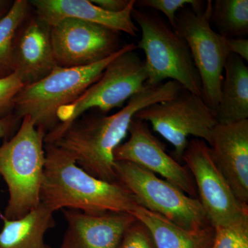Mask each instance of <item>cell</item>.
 Returning <instances> with one entry per match:
<instances>
[{
    "label": "cell",
    "instance_id": "obj_1",
    "mask_svg": "<svg viewBox=\"0 0 248 248\" xmlns=\"http://www.w3.org/2000/svg\"><path fill=\"white\" fill-rule=\"evenodd\" d=\"M183 89L174 81L144 89L130 98L118 112L89 116L70 124L53 143L74 158L76 164L93 177L119 182L114 169V153L128 133L129 126L141 109L177 97Z\"/></svg>",
    "mask_w": 248,
    "mask_h": 248
},
{
    "label": "cell",
    "instance_id": "obj_2",
    "mask_svg": "<svg viewBox=\"0 0 248 248\" xmlns=\"http://www.w3.org/2000/svg\"><path fill=\"white\" fill-rule=\"evenodd\" d=\"M45 150L40 200L53 213L73 209L88 214H130L139 205L135 196L120 182L93 177L69 153L55 145L45 143Z\"/></svg>",
    "mask_w": 248,
    "mask_h": 248
},
{
    "label": "cell",
    "instance_id": "obj_3",
    "mask_svg": "<svg viewBox=\"0 0 248 248\" xmlns=\"http://www.w3.org/2000/svg\"><path fill=\"white\" fill-rule=\"evenodd\" d=\"M46 135L25 116L17 133L0 146V176L9 192L3 215L9 219L22 218L40 205Z\"/></svg>",
    "mask_w": 248,
    "mask_h": 248
},
{
    "label": "cell",
    "instance_id": "obj_4",
    "mask_svg": "<svg viewBox=\"0 0 248 248\" xmlns=\"http://www.w3.org/2000/svg\"><path fill=\"white\" fill-rule=\"evenodd\" d=\"M132 16L141 31L137 46L146 56V84L177 81L183 89L202 97L200 75L186 41L159 15L134 8Z\"/></svg>",
    "mask_w": 248,
    "mask_h": 248
},
{
    "label": "cell",
    "instance_id": "obj_5",
    "mask_svg": "<svg viewBox=\"0 0 248 248\" xmlns=\"http://www.w3.org/2000/svg\"><path fill=\"white\" fill-rule=\"evenodd\" d=\"M130 44L105 60L89 66H58L48 76L34 84L24 86L14 99V115L18 120L29 116L36 126L48 133L60 124L59 109L76 100L95 83L108 65Z\"/></svg>",
    "mask_w": 248,
    "mask_h": 248
},
{
    "label": "cell",
    "instance_id": "obj_6",
    "mask_svg": "<svg viewBox=\"0 0 248 248\" xmlns=\"http://www.w3.org/2000/svg\"><path fill=\"white\" fill-rule=\"evenodd\" d=\"M135 44L111 61L101 78L74 102L58 111L60 124L46 135L45 143H53L73 122L90 109L96 108L107 114L116 108L124 107L129 99L144 89L147 76Z\"/></svg>",
    "mask_w": 248,
    "mask_h": 248
},
{
    "label": "cell",
    "instance_id": "obj_7",
    "mask_svg": "<svg viewBox=\"0 0 248 248\" xmlns=\"http://www.w3.org/2000/svg\"><path fill=\"white\" fill-rule=\"evenodd\" d=\"M114 169L117 181L143 208L188 231L212 226L198 198L186 195L170 182L133 163L115 161Z\"/></svg>",
    "mask_w": 248,
    "mask_h": 248
},
{
    "label": "cell",
    "instance_id": "obj_8",
    "mask_svg": "<svg viewBox=\"0 0 248 248\" xmlns=\"http://www.w3.org/2000/svg\"><path fill=\"white\" fill-rule=\"evenodd\" d=\"M213 1L195 12L190 7L180 10L174 29L186 41L202 86V98L215 112L221 97V88L227 60L230 55L225 37L213 30L210 23Z\"/></svg>",
    "mask_w": 248,
    "mask_h": 248
},
{
    "label": "cell",
    "instance_id": "obj_9",
    "mask_svg": "<svg viewBox=\"0 0 248 248\" xmlns=\"http://www.w3.org/2000/svg\"><path fill=\"white\" fill-rule=\"evenodd\" d=\"M135 118L151 125L153 130L170 143L174 158L180 162L190 136L209 143L215 125V112L203 98L183 89L172 99L139 111Z\"/></svg>",
    "mask_w": 248,
    "mask_h": 248
},
{
    "label": "cell",
    "instance_id": "obj_10",
    "mask_svg": "<svg viewBox=\"0 0 248 248\" xmlns=\"http://www.w3.org/2000/svg\"><path fill=\"white\" fill-rule=\"evenodd\" d=\"M182 161L193 177L198 199L214 228L248 218V205L236 198L206 142L197 138L188 141Z\"/></svg>",
    "mask_w": 248,
    "mask_h": 248
},
{
    "label": "cell",
    "instance_id": "obj_11",
    "mask_svg": "<svg viewBox=\"0 0 248 248\" xmlns=\"http://www.w3.org/2000/svg\"><path fill=\"white\" fill-rule=\"evenodd\" d=\"M120 32L94 23L66 18L50 27L54 55L58 66H89L117 53Z\"/></svg>",
    "mask_w": 248,
    "mask_h": 248
},
{
    "label": "cell",
    "instance_id": "obj_12",
    "mask_svg": "<svg viewBox=\"0 0 248 248\" xmlns=\"http://www.w3.org/2000/svg\"><path fill=\"white\" fill-rule=\"evenodd\" d=\"M130 138L116 148L115 161H128L159 174L186 195L198 198L192 174L166 152L164 145L152 133L147 122L134 118L129 126Z\"/></svg>",
    "mask_w": 248,
    "mask_h": 248
},
{
    "label": "cell",
    "instance_id": "obj_13",
    "mask_svg": "<svg viewBox=\"0 0 248 248\" xmlns=\"http://www.w3.org/2000/svg\"><path fill=\"white\" fill-rule=\"evenodd\" d=\"M208 146L236 198L248 206V120L217 124Z\"/></svg>",
    "mask_w": 248,
    "mask_h": 248
},
{
    "label": "cell",
    "instance_id": "obj_14",
    "mask_svg": "<svg viewBox=\"0 0 248 248\" xmlns=\"http://www.w3.org/2000/svg\"><path fill=\"white\" fill-rule=\"evenodd\" d=\"M62 211L67 228L60 248H117L127 228L137 219L128 213Z\"/></svg>",
    "mask_w": 248,
    "mask_h": 248
},
{
    "label": "cell",
    "instance_id": "obj_15",
    "mask_svg": "<svg viewBox=\"0 0 248 248\" xmlns=\"http://www.w3.org/2000/svg\"><path fill=\"white\" fill-rule=\"evenodd\" d=\"M29 4L35 8L37 17L50 27L62 19L74 18L132 37H137L140 31L132 16L135 0H130L126 9L119 13L105 11L89 0H32Z\"/></svg>",
    "mask_w": 248,
    "mask_h": 248
},
{
    "label": "cell",
    "instance_id": "obj_16",
    "mask_svg": "<svg viewBox=\"0 0 248 248\" xmlns=\"http://www.w3.org/2000/svg\"><path fill=\"white\" fill-rule=\"evenodd\" d=\"M21 31L15 42L14 73L27 86L44 79L58 66L48 24L37 17Z\"/></svg>",
    "mask_w": 248,
    "mask_h": 248
},
{
    "label": "cell",
    "instance_id": "obj_17",
    "mask_svg": "<svg viewBox=\"0 0 248 248\" xmlns=\"http://www.w3.org/2000/svg\"><path fill=\"white\" fill-rule=\"evenodd\" d=\"M215 115L218 124L248 120V67L234 54H230L227 60Z\"/></svg>",
    "mask_w": 248,
    "mask_h": 248
},
{
    "label": "cell",
    "instance_id": "obj_18",
    "mask_svg": "<svg viewBox=\"0 0 248 248\" xmlns=\"http://www.w3.org/2000/svg\"><path fill=\"white\" fill-rule=\"evenodd\" d=\"M130 214L148 228L156 248H210L213 244V226L188 231L140 205Z\"/></svg>",
    "mask_w": 248,
    "mask_h": 248
},
{
    "label": "cell",
    "instance_id": "obj_19",
    "mask_svg": "<svg viewBox=\"0 0 248 248\" xmlns=\"http://www.w3.org/2000/svg\"><path fill=\"white\" fill-rule=\"evenodd\" d=\"M53 213L42 203L17 219H9L0 212L4 222L0 231V248H46V233L55 226Z\"/></svg>",
    "mask_w": 248,
    "mask_h": 248
},
{
    "label": "cell",
    "instance_id": "obj_20",
    "mask_svg": "<svg viewBox=\"0 0 248 248\" xmlns=\"http://www.w3.org/2000/svg\"><path fill=\"white\" fill-rule=\"evenodd\" d=\"M29 4L27 0H16L0 19V78L14 73L15 42L18 31L27 18Z\"/></svg>",
    "mask_w": 248,
    "mask_h": 248
},
{
    "label": "cell",
    "instance_id": "obj_21",
    "mask_svg": "<svg viewBox=\"0 0 248 248\" xmlns=\"http://www.w3.org/2000/svg\"><path fill=\"white\" fill-rule=\"evenodd\" d=\"M210 23L223 37L244 38L248 33V0H216Z\"/></svg>",
    "mask_w": 248,
    "mask_h": 248
},
{
    "label": "cell",
    "instance_id": "obj_22",
    "mask_svg": "<svg viewBox=\"0 0 248 248\" xmlns=\"http://www.w3.org/2000/svg\"><path fill=\"white\" fill-rule=\"evenodd\" d=\"M215 229V238L210 248H248V218Z\"/></svg>",
    "mask_w": 248,
    "mask_h": 248
},
{
    "label": "cell",
    "instance_id": "obj_23",
    "mask_svg": "<svg viewBox=\"0 0 248 248\" xmlns=\"http://www.w3.org/2000/svg\"><path fill=\"white\" fill-rule=\"evenodd\" d=\"M206 2L200 0H140L136 1L139 8H149L159 11L166 16L167 22L174 29L176 16L180 10L190 7L195 12L205 8Z\"/></svg>",
    "mask_w": 248,
    "mask_h": 248
},
{
    "label": "cell",
    "instance_id": "obj_24",
    "mask_svg": "<svg viewBox=\"0 0 248 248\" xmlns=\"http://www.w3.org/2000/svg\"><path fill=\"white\" fill-rule=\"evenodd\" d=\"M117 248H156L149 230L136 219L127 228Z\"/></svg>",
    "mask_w": 248,
    "mask_h": 248
},
{
    "label": "cell",
    "instance_id": "obj_25",
    "mask_svg": "<svg viewBox=\"0 0 248 248\" xmlns=\"http://www.w3.org/2000/svg\"><path fill=\"white\" fill-rule=\"evenodd\" d=\"M24 86L16 73L0 78V119L13 113L15 97Z\"/></svg>",
    "mask_w": 248,
    "mask_h": 248
},
{
    "label": "cell",
    "instance_id": "obj_26",
    "mask_svg": "<svg viewBox=\"0 0 248 248\" xmlns=\"http://www.w3.org/2000/svg\"><path fill=\"white\" fill-rule=\"evenodd\" d=\"M227 48L230 53L237 55L245 62L248 61V40L244 38H231L225 37Z\"/></svg>",
    "mask_w": 248,
    "mask_h": 248
},
{
    "label": "cell",
    "instance_id": "obj_27",
    "mask_svg": "<svg viewBox=\"0 0 248 248\" xmlns=\"http://www.w3.org/2000/svg\"><path fill=\"white\" fill-rule=\"evenodd\" d=\"M130 1V0H93L91 1L105 11L119 13L126 9Z\"/></svg>",
    "mask_w": 248,
    "mask_h": 248
},
{
    "label": "cell",
    "instance_id": "obj_28",
    "mask_svg": "<svg viewBox=\"0 0 248 248\" xmlns=\"http://www.w3.org/2000/svg\"><path fill=\"white\" fill-rule=\"evenodd\" d=\"M19 120L14 113L0 119V139L6 138L12 133Z\"/></svg>",
    "mask_w": 248,
    "mask_h": 248
},
{
    "label": "cell",
    "instance_id": "obj_29",
    "mask_svg": "<svg viewBox=\"0 0 248 248\" xmlns=\"http://www.w3.org/2000/svg\"><path fill=\"white\" fill-rule=\"evenodd\" d=\"M9 1L0 0V19L4 17L9 11L10 8H11L9 7Z\"/></svg>",
    "mask_w": 248,
    "mask_h": 248
},
{
    "label": "cell",
    "instance_id": "obj_30",
    "mask_svg": "<svg viewBox=\"0 0 248 248\" xmlns=\"http://www.w3.org/2000/svg\"><path fill=\"white\" fill-rule=\"evenodd\" d=\"M46 248H50V246H47Z\"/></svg>",
    "mask_w": 248,
    "mask_h": 248
}]
</instances>
